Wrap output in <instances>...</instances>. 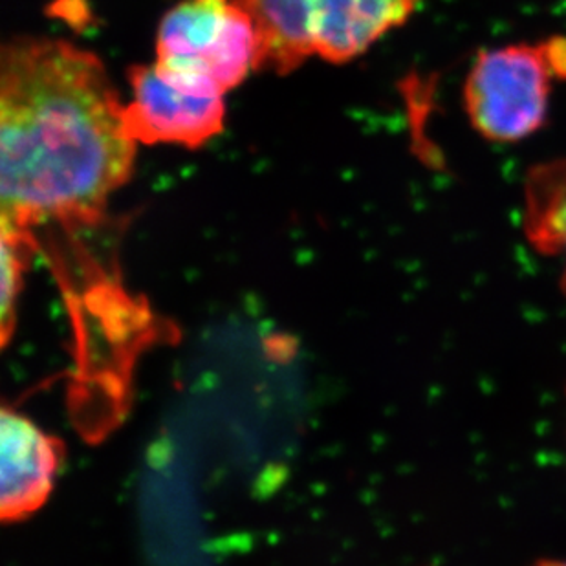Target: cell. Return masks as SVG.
I'll return each instance as SVG.
<instances>
[{
  "label": "cell",
  "mask_w": 566,
  "mask_h": 566,
  "mask_svg": "<svg viewBox=\"0 0 566 566\" xmlns=\"http://www.w3.org/2000/svg\"><path fill=\"white\" fill-rule=\"evenodd\" d=\"M30 230L2 220V336L8 342L15 326L17 300L22 290Z\"/></svg>",
  "instance_id": "obj_9"
},
{
  "label": "cell",
  "mask_w": 566,
  "mask_h": 566,
  "mask_svg": "<svg viewBox=\"0 0 566 566\" xmlns=\"http://www.w3.org/2000/svg\"><path fill=\"white\" fill-rule=\"evenodd\" d=\"M96 54L52 38H17L0 55L2 220L92 224L133 175L138 144Z\"/></svg>",
  "instance_id": "obj_1"
},
{
  "label": "cell",
  "mask_w": 566,
  "mask_h": 566,
  "mask_svg": "<svg viewBox=\"0 0 566 566\" xmlns=\"http://www.w3.org/2000/svg\"><path fill=\"white\" fill-rule=\"evenodd\" d=\"M155 63L182 85L226 96L256 70L255 30L233 0H182L161 19Z\"/></svg>",
  "instance_id": "obj_3"
},
{
  "label": "cell",
  "mask_w": 566,
  "mask_h": 566,
  "mask_svg": "<svg viewBox=\"0 0 566 566\" xmlns=\"http://www.w3.org/2000/svg\"><path fill=\"white\" fill-rule=\"evenodd\" d=\"M233 4L255 30L256 70L290 74L317 55L308 0H233Z\"/></svg>",
  "instance_id": "obj_7"
},
{
  "label": "cell",
  "mask_w": 566,
  "mask_h": 566,
  "mask_svg": "<svg viewBox=\"0 0 566 566\" xmlns=\"http://www.w3.org/2000/svg\"><path fill=\"white\" fill-rule=\"evenodd\" d=\"M524 233L537 252L562 256L566 289V160L548 161L530 172L524 189Z\"/></svg>",
  "instance_id": "obj_8"
},
{
  "label": "cell",
  "mask_w": 566,
  "mask_h": 566,
  "mask_svg": "<svg viewBox=\"0 0 566 566\" xmlns=\"http://www.w3.org/2000/svg\"><path fill=\"white\" fill-rule=\"evenodd\" d=\"M315 54L342 64L365 54L390 30L401 27L420 0H308Z\"/></svg>",
  "instance_id": "obj_6"
},
{
  "label": "cell",
  "mask_w": 566,
  "mask_h": 566,
  "mask_svg": "<svg viewBox=\"0 0 566 566\" xmlns=\"http://www.w3.org/2000/svg\"><path fill=\"white\" fill-rule=\"evenodd\" d=\"M562 80H566V39L488 50L465 80V113L476 133L490 142H521L545 124L552 85Z\"/></svg>",
  "instance_id": "obj_2"
},
{
  "label": "cell",
  "mask_w": 566,
  "mask_h": 566,
  "mask_svg": "<svg viewBox=\"0 0 566 566\" xmlns=\"http://www.w3.org/2000/svg\"><path fill=\"white\" fill-rule=\"evenodd\" d=\"M133 88L125 103V127L138 145H180L198 149L224 128V96L203 94L161 72L156 63L128 70Z\"/></svg>",
  "instance_id": "obj_4"
},
{
  "label": "cell",
  "mask_w": 566,
  "mask_h": 566,
  "mask_svg": "<svg viewBox=\"0 0 566 566\" xmlns=\"http://www.w3.org/2000/svg\"><path fill=\"white\" fill-rule=\"evenodd\" d=\"M0 513L4 523L30 517L54 492L63 462L60 440L21 412L0 417Z\"/></svg>",
  "instance_id": "obj_5"
},
{
  "label": "cell",
  "mask_w": 566,
  "mask_h": 566,
  "mask_svg": "<svg viewBox=\"0 0 566 566\" xmlns=\"http://www.w3.org/2000/svg\"><path fill=\"white\" fill-rule=\"evenodd\" d=\"M530 566H566V559H539Z\"/></svg>",
  "instance_id": "obj_10"
}]
</instances>
